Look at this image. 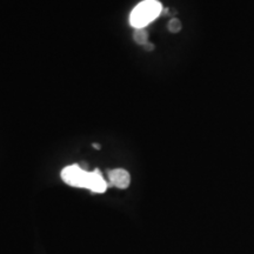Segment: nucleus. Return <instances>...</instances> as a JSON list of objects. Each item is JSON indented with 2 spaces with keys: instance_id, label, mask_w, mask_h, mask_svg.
<instances>
[{
  "instance_id": "f257e3e1",
  "label": "nucleus",
  "mask_w": 254,
  "mask_h": 254,
  "mask_svg": "<svg viewBox=\"0 0 254 254\" xmlns=\"http://www.w3.org/2000/svg\"><path fill=\"white\" fill-rule=\"evenodd\" d=\"M62 179L69 186L90 190L93 193H104L109 186L99 170L88 172L79 165H69L64 168Z\"/></svg>"
},
{
  "instance_id": "f03ea898",
  "label": "nucleus",
  "mask_w": 254,
  "mask_h": 254,
  "mask_svg": "<svg viewBox=\"0 0 254 254\" xmlns=\"http://www.w3.org/2000/svg\"><path fill=\"white\" fill-rule=\"evenodd\" d=\"M163 12V5L158 0H144L133 8L129 24L134 28H145L154 21Z\"/></svg>"
},
{
  "instance_id": "7ed1b4c3",
  "label": "nucleus",
  "mask_w": 254,
  "mask_h": 254,
  "mask_svg": "<svg viewBox=\"0 0 254 254\" xmlns=\"http://www.w3.org/2000/svg\"><path fill=\"white\" fill-rule=\"evenodd\" d=\"M109 179L111 185L122 190L127 189L131 184V176L123 168H116V170L109 171Z\"/></svg>"
},
{
  "instance_id": "20e7f679",
  "label": "nucleus",
  "mask_w": 254,
  "mask_h": 254,
  "mask_svg": "<svg viewBox=\"0 0 254 254\" xmlns=\"http://www.w3.org/2000/svg\"><path fill=\"white\" fill-rule=\"evenodd\" d=\"M133 39L138 45L144 46L145 44L148 43V32L146 28H135L134 33H133Z\"/></svg>"
},
{
  "instance_id": "39448f33",
  "label": "nucleus",
  "mask_w": 254,
  "mask_h": 254,
  "mask_svg": "<svg viewBox=\"0 0 254 254\" xmlns=\"http://www.w3.org/2000/svg\"><path fill=\"white\" fill-rule=\"evenodd\" d=\"M167 28H168V31L171 32V33H178V32L182 31L183 24H182V21L179 20V19L173 18V19H171L170 23H168Z\"/></svg>"
},
{
  "instance_id": "423d86ee",
  "label": "nucleus",
  "mask_w": 254,
  "mask_h": 254,
  "mask_svg": "<svg viewBox=\"0 0 254 254\" xmlns=\"http://www.w3.org/2000/svg\"><path fill=\"white\" fill-rule=\"evenodd\" d=\"M144 49L147 51V52H151V51H153L155 49V46H154V44H152V43H150V41H148L147 44H145V45H144Z\"/></svg>"
},
{
  "instance_id": "0eeeda50",
  "label": "nucleus",
  "mask_w": 254,
  "mask_h": 254,
  "mask_svg": "<svg viewBox=\"0 0 254 254\" xmlns=\"http://www.w3.org/2000/svg\"><path fill=\"white\" fill-rule=\"evenodd\" d=\"M93 147L95 148V150H100L101 146H100V145H98V144H93Z\"/></svg>"
}]
</instances>
